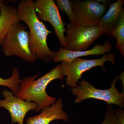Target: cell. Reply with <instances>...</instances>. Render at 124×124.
Segmentation results:
<instances>
[{"instance_id":"6da1fadb","label":"cell","mask_w":124,"mask_h":124,"mask_svg":"<svg viewBox=\"0 0 124 124\" xmlns=\"http://www.w3.org/2000/svg\"><path fill=\"white\" fill-rule=\"evenodd\" d=\"M21 21L25 23L29 29V44L32 52L37 59L45 63L53 61L55 52L51 51L47 44V37L51 31L39 20L33 0H22L17 8Z\"/></svg>"},{"instance_id":"7a4b0ae2","label":"cell","mask_w":124,"mask_h":124,"mask_svg":"<svg viewBox=\"0 0 124 124\" xmlns=\"http://www.w3.org/2000/svg\"><path fill=\"white\" fill-rule=\"evenodd\" d=\"M40 74L21 80L18 90L15 95L23 100L36 102L37 104L36 111L37 112L56 101L55 98L49 96L46 93V88L49 84L54 80H63L64 78L62 72L61 64L35 80Z\"/></svg>"},{"instance_id":"3957f363","label":"cell","mask_w":124,"mask_h":124,"mask_svg":"<svg viewBox=\"0 0 124 124\" xmlns=\"http://www.w3.org/2000/svg\"><path fill=\"white\" fill-rule=\"evenodd\" d=\"M26 29V26L20 22L14 24L2 42V51L7 57L17 56L28 62L33 63L37 58L31 50L29 31Z\"/></svg>"},{"instance_id":"277c9868","label":"cell","mask_w":124,"mask_h":124,"mask_svg":"<svg viewBox=\"0 0 124 124\" xmlns=\"http://www.w3.org/2000/svg\"><path fill=\"white\" fill-rule=\"evenodd\" d=\"M119 79L117 75L113 80L110 88L108 89H99L95 88L90 83L82 79L79 85L72 88L71 92L76 96L75 102L79 103L88 99H98L106 102L108 104L117 105L121 108L124 107V90L120 93L116 87V84Z\"/></svg>"},{"instance_id":"5b68a950","label":"cell","mask_w":124,"mask_h":124,"mask_svg":"<svg viewBox=\"0 0 124 124\" xmlns=\"http://www.w3.org/2000/svg\"><path fill=\"white\" fill-rule=\"evenodd\" d=\"M73 18L72 23L85 27L97 26L108 6L106 1H72Z\"/></svg>"},{"instance_id":"8992f818","label":"cell","mask_w":124,"mask_h":124,"mask_svg":"<svg viewBox=\"0 0 124 124\" xmlns=\"http://www.w3.org/2000/svg\"><path fill=\"white\" fill-rule=\"evenodd\" d=\"M110 62L115 63V55L110 53L103 55L101 58L95 59H84L77 58L69 62H62L61 70L62 74L67 77L66 82L67 85L71 88H75L77 85L81 76L85 72L94 67H102L104 70V63Z\"/></svg>"},{"instance_id":"52a82bcc","label":"cell","mask_w":124,"mask_h":124,"mask_svg":"<svg viewBox=\"0 0 124 124\" xmlns=\"http://www.w3.org/2000/svg\"><path fill=\"white\" fill-rule=\"evenodd\" d=\"M65 48L71 51L87 50L90 46L102 35L103 32L97 26L85 27L70 23L67 24Z\"/></svg>"},{"instance_id":"ba28073f","label":"cell","mask_w":124,"mask_h":124,"mask_svg":"<svg viewBox=\"0 0 124 124\" xmlns=\"http://www.w3.org/2000/svg\"><path fill=\"white\" fill-rule=\"evenodd\" d=\"M34 5L39 20L51 24L60 45L66 48L67 43L64 35L66 24L62 20L55 1L54 0H37L34 2Z\"/></svg>"},{"instance_id":"9c48e42d","label":"cell","mask_w":124,"mask_h":124,"mask_svg":"<svg viewBox=\"0 0 124 124\" xmlns=\"http://www.w3.org/2000/svg\"><path fill=\"white\" fill-rule=\"evenodd\" d=\"M4 100H0V107L8 111L11 116L12 123L23 124L27 113L31 110H36L37 104L34 102H29L16 97L12 92L7 90L2 93Z\"/></svg>"},{"instance_id":"30bf717a","label":"cell","mask_w":124,"mask_h":124,"mask_svg":"<svg viewBox=\"0 0 124 124\" xmlns=\"http://www.w3.org/2000/svg\"><path fill=\"white\" fill-rule=\"evenodd\" d=\"M63 106L62 99H58L53 104L42 109L39 115L26 118L25 122L26 124H49L57 120L68 122L69 117L63 110Z\"/></svg>"},{"instance_id":"8fae6325","label":"cell","mask_w":124,"mask_h":124,"mask_svg":"<svg viewBox=\"0 0 124 124\" xmlns=\"http://www.w3.org/2000/svg\"><path fill=\"white\" fill-rule=\"evenodd\" d=\"M112 48L110 42H107L103 45L97 44L94 47L89 50L83 51H71L65 48H60L55 52V55L53 62H69L77 58L91 55H99L109 53Z\"/></svg>"},{"instance_id":"7c38bea8","label":"cell","mask_w":124,"mask_h":124,"mask_svg":"<svg viewBox=\"0 0 124 124\" xmlns=\"http://www.w3.org/2000/svg\"><path fill=\"white\" fill-rule=\"evenodd\" d=\"M20 21L16 8L0 0V46L12 26Z\"/></svg>"},{"instance_id":"4fadbf2b","label":"cell","mask_w":124,"mask_h":124,"mask_svg":"<svg viewBox=\"0 0 124 124\" xmlns=\"http://www.w3.org/2000/svg\"><path fill=\"white\" fill-rule=\"evenodd\" d=\"M124 0H118L110 5L108 10L100 19L97 26L102 29L103 34L111 36L115 25L124 11Z\"/></svg>"},{"instance_id":"5bb4252c","label":"cell","mask_w":124,"mask_h":124,"mask_svg":"<svg viewBox=\"0 0 124 124\" xmlns=\"http://www.w3.org/2000/svg\"><path fill=\"white\" fill-rule=\"evenodd\" d=\"M112 36L116 39V48L124 57V10L120 15L115 25Z\"/></svg>"},{"instance_id":"9a60e30c","label":"cell","mask_w":124,"mask_h":124,"mask_svg":"<svg viewBox=\"0 0 124 124\" xmlns=\"http://www.w3.org/2000/svg\"><path fill=\"white\" fill-rule=\"evenodd\" d=\"M21 81L19 70L17 68L14 67L10 77L6 79L0 77V85L8 87L15 95L18 90Z\"/></svg>"},{"instance_id":"2e32d148","label":"cell","mask_w":124,"mask_h":124,"mask_svg":"<svg viewBox=\"0 0 124 124\" xmlns=\"http://www.w3.org/2000/svg\"><path fill=\"white\" fill-rule=\"evenodd\" d=\"M55 2L58 8L66 14L70 23L71 22L73 18L72 1L69 0H57Z\"/></svg>"},{"instance_id":"e0dca14e","label":"cell","mask_w":124,"mask_h":124,"mask_svg":"<svg viewBox=\"0 0 124 124\" xmlns=\"http://www.w3.org/2000/svg\"><path fill=\"white\" fill-rule=\"evenodd\" d=\"M101 124H121L117 119L116 110L110 104L107 107L105 118Z\"/></svg>"},{"instance_id":"ac0fdd59","label":"cell","mask_w":124,"mask_h":124,"mask_svg":"<svg viewBox=\"0 0 124 124\" xmlns=\"http://www.w3.org/2000/svg\"><path fill=\"white\" fill-rule=\"evenodd\" d=\"M121 108H119L116 110V114L117 119L120 124H124V111Z\"/></svg>"}]
</instances>
